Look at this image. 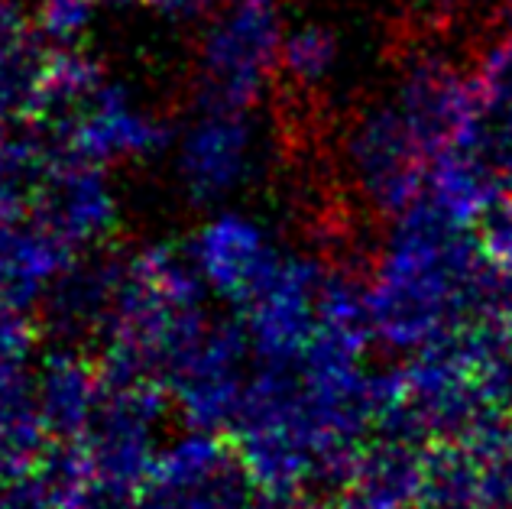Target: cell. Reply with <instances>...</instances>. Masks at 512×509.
Here are the masks:
<instances>
[{
	"mask_svg": "<svg viewBox=\"0 0 512 509\" xmlns=\"http://www.w3.org/2000/svg\"><path fill=\"white\" fill-rule=\"evenodd\" d=\"M146 4L156 7L163 17H172V20H195L214 4V0H146Z\"/></svg>",
	"mask_w": 512,
	"mask_h": 509,
	"instance_id": "16",
	"label": "cell"
},
{
	"mask_svg": "<svg viewBox=\"0 0 512 509\" xmlns=\"http://www.w3.org/2000/svg\"><path fill=\"white\" fill-rule=\"evenodd\" d=\"M94 0H43L39 4V36L49 43L72 46L85 33Z\"/></svg>",
	"mask_w": 512,
	"mask_h": 509,
	"instance_id": "15",
	"label": "cell"
},
{
	"mask_svg": "<svg viewBox=\"0 0 512 509\" xmlns=\"http://www.w3.org/2000/svg\"><path fill=\"white\" fill-rule=\"evenodd\" d=\"M253 474L234 445L211 432H188L159 451L133 509H250Z\"/></svg>",
	"mask_w": 512,
	"mask_h": 509,
	"instance_id": "3",
	"label": "cell"
},
{
	"mask_svg": "<svg viewBox=\"0 0 512 509\" xmlns=\"http://www.w3.org/2000/svg\"><path fill=\"white\" fill-rule=\"evenodd\" d=\"M175 169L188 202L211 208L234 195L253 172V124L240 111H201L182 133Z\"/></svg>",
	"mask_w": 512,
	"mask_h": 509,
	"instance_id": "6",
	"label": "cell"
},
{
	"mask_svg": "<svg viewBox=\"0 0 512 509\" xmlns=\"http://www.w3.org/2000/svg\"><path fill=\"white\" fill-rule=\"evenodd\" d=\"M75 260L78 253L26 208L0 218V305L30 312Z\"/></svg>",
	"mask_w": 512,
	"mask_h": 509,
	"instance_id": "10",
	"label": "cell"
},
{
	"mask_svg": "<svg viewBox=\"0 0 512 509\" xmlns=\"http://www.w3.org/2000/svg\"><path fill=\"white\" fill-rule=\"evenodd\" d=\"M169 143V127L130 98L124 85L107 78L88 111L65 130L62 150L88 159V163H117V159H143Z\"/></svg>",
	"mask_w": 512,
	"mask_h": 509,
	"instance_id": "8",
	"label": "cell"
},
{
	"mask_svg": "<svg viewBox=\"0 0 512 509\" xmlns=\"http://www.w3.org/2000/svg\"><path fill=\"white\" fill-rule=\"evenodd\" d=\"M282 56L276 0H227L195 56V101L201 111H240L263 98Z\"/></svg>",
	"mask_w": 512,
	"mask_h": 509,
	"instance_id": "1",
	"label": "cell"
},
{
	"mask_svg": "<svg viewBox=\"0 0 512 509\" xmlns=\"http://www.w3.org/2000/svg\"><path fill=\"white\" fill-rule=\"evenodd\" d=\"M46 62L20 7L0 0V140L10 133L13 120L30 117Z\"/></svg>",
	"mask_w": 512,
	"mask_h": 509,
	"instance_id": "12",
	"label": "cell"
},
{
	"mask_svg": "<svg viewBox=\"0 0 512 509\" xmlns=\"http://www.w3.org/2000/svg\"><path fill=\"white\" fill-rule=\"evenodd\" d=\"M250 334L244 321H211L201 341L192 347L179 370L172 373L166 390L175 399V409L192 432L218 435L231 428L237 409L247 393L250 367Z\"/></svg>",
	"mask_w": 512,
	"mask_h": 509,
	"instance_id": "4",
	"label": "cell"
},
{
	"mask_svg": "<svg viewBox=\"0 0 512 509\" xmlns=\"http://www.w3.org/2000/svg\"><path fill=\"white\" fill-rule=\"evenodd\" d=\"M36 351V328L26 312L0 305V390L30 383V364Z\"/></svg>",
	"mask_w": 512,
	"mask_h": 509,
	"instance_id": "13",
	"label": "cell"
},
{
	"mask_svg": "<svg viewBox=\"0 0 512 509\" xmlns=\"http://www.w3.org/2000/svg\"><path fill=\"white\" fill-rule=\"evenodd\" d=\"M33 396L49 441H78L101 406L104 373L82 351L59 347L39 364Z\"/></svg>",
	"mask_w": 512,
	"mask_h": 509,
	"instance_id": "11",
	"label": "cell"
},
{
	"mask_svg": "<svg viewBox=\"0 0 512 509\" xmlns=\"http://www.w3.org/2000/svg\"><path fill=\"white\" fill-rule=\"evenodd\" d=\"M188 257L205 286L231 302L237 312L269 283L282 263L269 234L240 211H221L218 218H211L195 234Z\"/></svg>",
	"mask_w": 512,
	"mask_h": 509,
	"instance_id": "7",
	"label": "cell"
},
{
	"mask_svg": "<svg viewBox=\"0 0 512 509\" xmlns=\"http://www.w3.org/2000/svg\"><path fill=\"white\" fill-rule=\"evenodd\" d=\"M26 214L56 234L62 244L82 253L114 234L117 198L107 185L104 166L56 146V156L43 182L36 185Z\"/></svg>",
	"mask_w": 512,
	"mask_h": 509,
	"instance_id": "5",
	"label": "cell"
},
{
	"mask_svg": "<svg viewBox=\"0 0 512 509\" xmlns=\"http://www.w3.org/2000/svg\"><path fill=\"white\" fill-rule=\"evenodd\" d=\"M127 257L75 260L43 299V325L56 341L82 344L111 328L114 312L124 296Z\"/></svg>",
	"mask_w": 512,
	"mask_h": 509,
	"instance_id": "9",
	"label": "cell"
},
{
	"mask_svg": "<svg viewBox=\"0 0 512 509\" xmlns=\"http://www.w3.org/2000/svg\"><path fill=\"white\" fill-rule=\"evenodd\" d=\"M282 69L295 82H315L328 72L331 62V36L318 26H305L282 39Z\"/></svg>",
	"mask_w": 512,
	"mask_h": 509,
	"instance_id": "14",
	"label": "cell"
},
{
	"mask_svg": "<svg viewBox=\"0 0 512 509\" xmlns=\"http://www.w3.org/2000/svg\"><path fill=\"white\" fill-rule=\"evenodd\" d=\"M163 419V386L104 380L101 406L88 432L78 438L98 493L120 506H133V497L159 458Z\"/></svg>",
	"mask_w": 512,
	"mask_h": 509,
	"instance_id": "2",
	"label": "cell"
}]
</instances>
